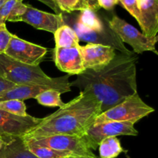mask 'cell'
I'll list each match as a JSON object with an SVG mask.
<instances>
[{"label":"cell","instance_id":"44dd1931","mask_svg":"<svg viewBox=\"0 0 158 158\" xmlns=\"http://www.w3.org/2000/svg\"><path fill=\"white\" fill-rule=\"evenodd\" d=\"M35 100L40 104L49 107H62L65 104L61 100V92L53 89H47L39 94Z\"/></svg>","mask_w":158,"mask_h":158},{"label":"cell","instance_id":"603a6c76","mask_svg":"<svg viewBox=\"0 0 158 158\" xmlns=\"http://www.w3.org/2000/svg\"><path fill=\"white\" fill-rule=\"evenodd\" d=\"M56 2L62 12L70 13L74 11L90 9L84 0H56Z\"/></svg>","mask_w":158,"mask_h":158},{"label":"cell","instance_id":"d4e9b609","mask_svg":"<svg viewBox=\"0 0 158 158\" xmlns=\"http://www.w3.org/2000/svg\"><path fill=\"white\" fill-rule=\"evenodd\" d=\"M12 35L6 28V24L0 25V53H4Z\"/></svg>","mask_w":158,"mask_h":158},{"label":"cell","instance_id":"9c48e42d","mask_svg":"<svg viewBox=\"0 0 158 158\" xmlns=\"http://www.w3.org/2000/svg\"><path fill=\"white\" fill-rule=\"evenodd\" d=\"M42 120L29 114L22 117L0 110V137L6 143L15 137H24Z\"/></svg>","mask_w":158,"mask_h":158},{"label":"cell","instance_id":"484cf974","mask_svg":"<svg viewBox=\"0 0 158 158\" xmlns=\"http://www.w3.org/2000/svg\"><path fill=\"white\" fill-rule=\"evenodd\" d=\"M17 85H15V83H12V82L9 81L6 79L0 77V95L7 92L8 90L12 89V88H14Z\"/></svg>","mask_w":158,"mask_h":158},{"label":"cell","instance_id":"d6986e66","mask_svg":"<svg viewBox=\"0 0 158 158\" xmlns=\"http://www.w3.org/2000/svg\"><path fill=\"white\" fill-rule=\"evenodd\" d=\"M100 158H116L121 153L126 152L117 137H106L102 140L98 146Z\"/></svg>","mask_w":158,"mask_h":158},{"label":"cell","instance_id":"f546056e","mask_svg":"<svg viewBox=\"0 0 158 158\" xmlns=\"http://www.w3.org/2000/svg\"><path fill=\"white\" fill-rule=\"evenodd\" d=\"M5 143H6V142L5 141V140H3V139L1 137H0V149H1V148H2V147L3 145L5 144Z\"/></svg>","mask_w":158,"mask_h":158},{"label":"cell","instance_id":"ba28073f","mask_svg":"<svg viewBox=\"0 0 158 158\" xmlns=\"http://www.w3.org/2000/svg\"><path fill=\"white\" fill-rule=\"evenodd\" d=\"M138 131L131 122L108 121L94 123L83 136L89 149L96 151L99 143L104 138L117 136H137Z\"/></svg>","mask_w":158,"mask_h":158},{"label":"cell","instance_id":"f1b7e54d","mask_svg":"<svg viewBox=\"0 0 158 158\" xmlns=\"http://www.w3.org/2000/svg\"><path fill=\"white\" fill-rule=\"evenodd\" d=\"M84 1L87 3L89 8L91 9H93L94 11H97L100 9V6H99L98 2H97V0H84Z\"/></svg>","mask_w":158,"mask_h":158},{"label":"cell","instance_id":"ffe728a7","mask_svg":"<svg viewBox=\"0 0 158 158\" xmlns=\"http://www.w3.org/2000/svg\"><path fill=\"white\" fill-rule=\"evenodd\" d=\"M24 141L29 151L37 158H66L72 156H77L69 152L56 151L46 147L34 144L25 140Z\"/></svg>","mask_w":158,"mask_h":158},{"label":"cell","instance_id":"83f0119b","mask_svg":"<svg viewBox=\"0 0 158 158\" xmlns=\"http://www.w3.org/2000/svg\"><path fill=\"white\" fill-rule=\"evenodd\" d=\"M38 1L44 3V4L46 5L47 6H49V7L50 8V9H52L57 15L63 14L62 11L60 10V9L59 8L58 4H57L56 2V0H38Z\"/></svg>","mask_w":158,"mask_h":158},{"label":"cell","instance_id":"2e32d148","mask_svg":"<svg viewBox=\"0 0 158 158\" xmlns=\"http://www.w3.org/2000/svg\"><path fill=\"white\" fill-rule=\"evenodd\" d=\"M47 87L37 86H19L17 85L12 89L0 95V101L15 100L24 101L28 99H35V97L46 89Z\"/></svg>","mask_w":158,"mask_h":158},{"label":"cell","instance_id":"4fadbf2b","mask_svg":"<svg viewBox=\"0 0 158 158\" xmlns=\"http://www.w3.org/2000/svg\"><path fill=\"white\" fill-rule=\"evenodd\" d=\"M53 60L56 67L69 76H78L85 70L80 46L67 48L55 47Z\"/></svg>","mask_w":158,"mask_h":158},{"label":"cell","instance_id":"8992f818","mask_svg":"<svg viewBox=\"0 0 158 158\" xmlns=\"http://www.w3.org/2000/svg\"><path fill=\"white\" fill-rule=\"evenodd\" d=\"M107 24L123 43H127L132 47L134 53L141 54L150 51L154 52L156 55L158 54L155 47L158 40L157 36H146L134 26L116 15L107 20Z\"/></svg>","mask_w":158,"mask_h":158},{"label":"cell","instance_id":"4316f807","mask_svg":"<svg viewBox=\"0 0 158 158\" xmlns=\"http://www.w3.org/2000/svg\"><path fill=\"white\" fill-rule=\"evenodd\" d=\"M100 8H103L106 10H111L119 2V0H97Z\"/></svg>","mask_w":158,"mask_h":158},{"label":"cell","instance_id":"3957f363","mask_svg":"<svg viewBox=\"0 0 158 158\" xmlns=\"http://www.w3.org/2000/svg\"><path fill=\"white\" fill-rule=\"evenodd\" d=\"M0 77L19 86H37L56 89L61 94L70 92L69 75L52 78L40 66H30L0 53Z\"/></svg>","mask_w":158,"mask_h":158},{"label":"cell","instance_id":"52a82bcc","mask_svg":"<svg viewBox=\"0 0 158 158\" xmlns=\"http://www.w3.org/2000/svg\"><path fill=\"white\" fill-rule=\"evenodd\" d=\"M23 139L34 144L46 147L56 151L69 152L79 157H97L89 149L87 142L83 137L58 134L48 137Z\"/></svg>","mask_w":158,"mask_h":158},{"label":"cell","instance_id":"5b68a950","mask_svg":"<svg viewBox=\"0 0 158 158\" xmlns=\"http://www.w3.org/2000/svg\"><path fill=\"white\" fill-rule=\"evenodd\" d=\"M153 112H154V108L144 103L137 93L117 106L101 113L97 117L94 123L120 121L131 122L135 124L137 121Z\"/></svg>","mask_w":158,"mask_h":158},{"label":"cell","instance_id":"1f68e13d","mask_svg":"<svg viewBox=\"0 0 158 158\" xmlns=\"http://www.w3.org/2000/svg\"><path fill=\"white\" fill-rule=\"evenodd\" d=\"M66 158H80V157L79 156H72V157H69Z\"/></svg>","mask_w":158,"mask_h":158},{"label":"cell","instance_id":"6da1fadb","mask_svg":"<svg viewBox=\"0 0 158 158\" xmlns=\"http://www.w3.org/2000/svg\"><path fill=\"white\" fill-rule=\"evenodd\" d=\"M137 60L138 56L134 52L117 53L101 70L86 69L70 86L94 94L101 103L103 113L137 93Z\"/></svg>","mask_w":158,"mask_h":158},{"label":"cell","instance_id":"e0dca14e","mask_svg":"<svg viewBox=\"0 0 158 158\" xmlns=\"http://www.w3.org/2000/svg\"><path fill=\"white\" fill-rule=\"evenodd\" d=\"M24 0H6L0 7V25L6 21L20 22V18L26 10Z\"/></svg>","mask_w":158,"mask_h":158},{"label":"cell","instance_id":"9a60e30c","mask_svg":"<svg viewBox=\"0 0 158 158\" xmlns=\"http://www.w3.org/2000/svg\"><path fill=\"white\" fill-rule=\"evenodd\" d=\"M0 158H37L29 150L23 137H15L0 149Z\"/></svg>","mask_w":158,"mask_h":158},{"label":"cell","instance_id":"ac0fdd59","mask_svg":"<svg viewBox=\"0 0 158 158\" xmlns=\"http://www.w3.org/2000/svg\"><path fill=\"white\" fill-rule=\"evenodd\" d=\"M54 38L56 47L67 48L80 46V40L77 33L69 25L65 24L60 26L54 32Z\"/></svg>","mask_w":158,"mask_h":158},{"label":"cell","instance_id":"7a4b0ae2","mask_svg":"<svg viewBox=\"0 0 158 158\" xmlns=\"http://www.w3.org/2000/svg\"><path fill=\"white\" fill-rule=\"evenodd\" d=\"M101 103L89 91L80 94L47 116L23 138L64 134L83 137L101 114Z\"/></svg>","mask_w":158,"mask_h":158},{"label":"cell","instance_id":"d6a6232c","mask_svg":"<svg viewBox=\"0 0 158 158\" xmlns=\"http://www.w3.org/2000/svg\"><path fill=\"white\" fill-rule=\"evenodd\" d=\"M80 158H98L97 157H80Z\"/></svg>","mask_w":158,"mask_h":158},{"label":"cell","instance_id":"7c38bea8","mask_svg":"<svg viewBox=\"0 0 158 158\" xmlns=\"http://www.w3.org/2000/svg\"><path fill=\"white\" fill-rule=\"evenodd\" d=\"M20 22H24L35 29L44 30L54 34V32L65 25L63 14L49 13L39 10L30 5L26 4V10L20 18Z\"/></svg>","mask_w":158,"mask_h":158},{"label":"cell","instance_id":"277c9868","mask_svg":"<svg viewBox=\"0 0 158 158\" xmlns=\"http://www.w3.org/2000/svg\"><path fill=\"white\" fill-rule=\"evenodd\" d=\"M71 28L75 31L79 40L82 41L111 46L120 53L133 52L127 49L108 24L106 26L93 9H86L80 11V15Z\"/></svg>","mask_w":158,"mask_h":158},{"label":"cell","instance_id":"4dcf8cb0","mask_svg":"<svg viewBox=\"0 0 158 158\" xmlns=\"http://www.w3.org/2000/svg\"><path fill=\"white\" fill-rule=\"evenodd\" d=\"M5 1H6V0H0V7H1V6H2L3 3L5 2Z\"/></svg>","mask_w":158,"mask_h":158},{"label":"cell","instance_id":"cb8c5ba5","mask_svg":"<svg viewBox=\"0 0 158 158\" xmlns=\"http://www.w3.org/2000/svg\"><path fill=\"white\" fill-rule=\"evenodd\" d=\"M123 7L136 19L137 22L140 21V12L137 6V0H119Z\"/></svg>","mask_w":158,"mask_h":158},{"label":"cell","instance_id":"7402d4cb","mask_svg":"<svg viewBox=\"0 0 158 158\" xmlns=\"http://www.w3.org/2000/svg\"><path fill=\"white\" fill-rule=\"evenodd\" d=\"M0 110L18 116H26V106L24 101L10 100L0 101Z\"/></svg>","mask_w":158,"mask_h":158},{"label":"cell","instance_id":"5bb4252c","mask_svg":"<svg viewBox=\"0 0 158 158\" xmlns=\"http://www.w3.org/2000/svg\"><path fill=\"white\" fill-rule=\"evenodd\" d=\"M137 2L142 33L148 37L157 36L158 0H137Z\"/></svg>","mask_w":158,"mask_h":158},{"label":"cell","instance_id":"30bf717a","mask_svg":"<svg viewBox=\"0 0 158 158\" xmlns=\"http://www.w3.org/2000/svg\"><path fill=\"white\" fill-rule=\"evenodd\" d=\"M48 52L47 48L12 35L4 53L12 60L30 66H40Z\"/></svg>","mask_w":158,"mask_h":158},{"label":"cell","instance_id":"8fae6325","mask_svg":"<svg viewBox=\"0 0 158 158\" xmlns=\"http://www.w3.org/2000/svg\"><path fill=\"white\" fill-rule=\"evenodd\" d=\"M80 52L85 70L94 71L103 69L117 54L115 49L111 46L97 43H87L86 46H80Z\"/></svg>","mask_w":158,"mask_h":158}]
</instances>
